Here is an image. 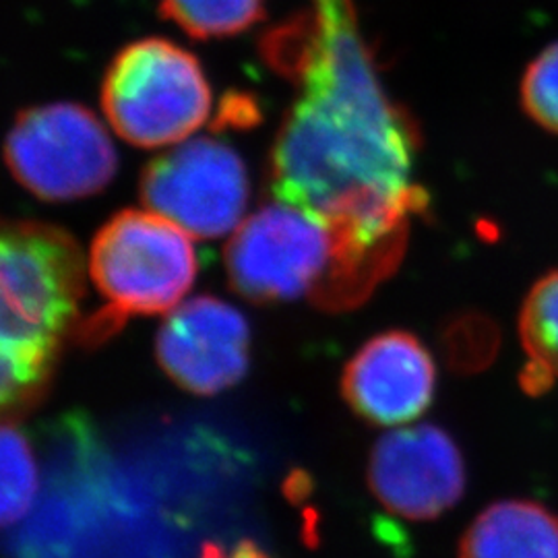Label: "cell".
<instances>
[{"label":"cell","mask_w":558,"mask_h":558,"mask_svg":"<svg viewBox=\"0 0 558 558\" xmlns=\"http://www.w3.org/2000/svg\"><path fill=\"white\" fill-rule=\"evenodd\" d=\"M459 558H558V518L532 500H499L472 521Z\"/></svg>","instance_id":"cell-11"},{"label":"cell","mask_w":558,"mask_h":558,"mask_svg":"<svg viewBox=\"0 0 558 558\" xmlns=\"http://www.w3.org/2000/svg\"><path fill=\"white\" fill-rule=\"evenodd\" d=\"M201 558H271L263 553L257 544L244 539L236 544L232 550L221 548L220 544H205L201 550Z\"/></svg>","instance_id":"cell-16"},{"label":"cell","mask_w":558,"mask_h":558,"mask_svg":"<svg viewBox=\"0 0 558 558\" xmlns=\"http://www.w3.org/2000/svg\"><path fill=\"white\" fill-rule=\"evenodd\" d=\"M519 338L527 362L558 380V269L538 279L523 300Z\"/></svg>","instance_id":"cell-13"},{"label":"cell","mask_w":558,"mask_h":558,"mask_svg":"<svg viewBox=\"0 0 558 558\" xmlns=\"http://www.w3.org/2000/svg\"><path fill=\"white\" fill-rule=\"evenodd\" d=\"M4 160L21 186L44 201L96 195L119 168L100 120L64 101L21 112L4 143Z\"/></svg>","instance_id":"cell-6"},{"label":"cell","mask_w":558,"mask_h":558,"mask_svg":"<svg viewBox=\"0 0 558 558\" xmlns=\"http://www.w3.org/2000/svg\"><path fill=\"white\" fill-rule=\"evenodd\" d=\"M251 329L239 308L220 299L182 302L161 323L156 354L163 373L195 396H216L248 368Z\"/></svg>","instance_id":"cell-9"},{"label":"cell","mask_w":558,"mask_h":558,"mask_svg":"<svg viewBox=\"0 0 558 558\" xmlns=\"http://www.w3.org/2000/svg\"><path fill=\"white\" fill-rule=\"evenodd\" d=\"M101 106L117 135L154 149L189 140L211 110V92L199 62L172 41L149 38L112 60Z\"/></svg>","instance_id":"cell-4"},{"label":"cell","mask_w":558,"mask_h":558,"mask_svg":"<svg viewBox=\"0 0 558 558\" xmlns=\"http://www.w3.org/2000/svg\"><path fill=\"white\" fill-rule=\"evenodd\" d=\"M265 0H160L161 13L189 36L209 40L236 36L263 20Z\"/></svg>","instance_id":"cell-12"},{"label":"cell","mask_w":558,"mask_h":558,"mask_svg":"<svg viewBox=\"0 0 558 558\" xmlns=\"http://www.w3.org/2000/svg\"><path fill=\"white\" fill-rule=\"evenodd\" d=\"M38 493V472L29 442L11 424L2 426V523L27 515Z\"/></svg>","instance_id":"cell-14"},{"label":"cell","mask_w":558,"mask_h":558,"mask_svg":"<svg viewBox=\"0 0 558 558\" xmlns=\"http://www.w3.org/2000/svg\"><path fill=\"white\" fill-rule=\"evenodd\" d=\"M519 101L527 119L558 135V41L527 64L519 83Z\"/></svg>","instance_id":"cell-15"},{"label":"cell","mask_w":558,"mask_h":558,"mask_svg":"<svg viewBox=\"0 0 558 558\" xmlns=\"http://www.w3.org/2000/svg\"><path fill=\"white\" fill-rule=\"evenodd\" d=\"M89 274L106 308L80 327V341L100 343L137 315L180 306L197 276L191 236L154 211H120L92 244Z\"/></svg>","instance_id":"cell-3"},{"label":"cell","mask_w":558,"mask_h":558,"mask_svg":"<svg viewBox=\"0 0 558 558\" xmlns=\"http://www.w3.org/2000/svg\"><path fill=\"white\" fill-rule=\"evenodd\" d=\"M437 368L416 336L387 331L366 341L345 364L341 391L350 408L379 426L418 418L435 398Z\"/></svg>","instance_id":"cell-10"},{"label":"cell","mask_w":558,"mask_h":558,"mask_svg":"<svg viewBox=\"0 0 558 558\" xmlns=\"http://www.w3.org/2000/svg\"><path fill=\"white\" fill-rule=\"evenodd\" d=\"M226 267L244 299L269 304L308 296L320 304L338 271V240L325 223L276 201L240 223Z\"/></svg>","instance_id":"cell-5"},{"label":"cell","mask_w":558,"mask_h":558,"mask_svg":"<svg viewBox=\"0 0 558 558\" xmlns=\"http://www.w3.org/2000/svg\"><path fill=\"white\" fill-rule=\"evenodd\" d=\"M368 486L389 513L428 521L461 499L465 465L458 445L439 426L399 428L377 440Z\"/></svg>","instance_id":"cell-8"},{"label":"cell","mask_w":558,"mask_h":558,"mask_svg":"<svg viewBox=\"0 0 558 558\" xmlns=\"http://www.w3.org/2000/svg\"><path fill=\"white\" fill-rule=\"evenodd\" d=\"M279 57L299 96L269 158L274 199L325 223L350 253L403 251L410 221L428 209L412 179L418 133L377 80L352 2L315 0Z\"/></svg>","instance_id":"cell-1"},{"label":"cell","mask_w":558,"mask_h":558,"mask_svg":"<svg viewBox=\"0 0 558 558\" xmlns=\"http://www.w3.org/2000/svg\"><path fill=\"white\" fill-rule=\"evenodd\" d=\"M143 205L189 236L236 232L248 203V177L239 154L214 140L182 141L141 177Z\"/></svg>","instance_id":"cell-7"},{"label":"cell","mask_w":558,"mask_h":558,"mask_svg":"<svg viewBox=\"0 0 558 558\" xmlns=\"http://www.w3.org/2000/svg\"><path fill=\"white\" fill-rule=\"evenodd\" d=\"M0 383L7 416L44 396L85 294L83 253L62 228L9 221L0 242Z\"/></svg>","instance_id":"cell-2"}]
</instances>
